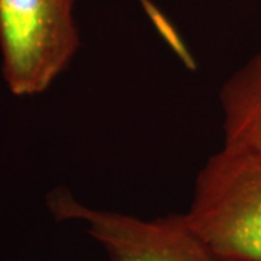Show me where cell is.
Returning <instances> with one entry per match:
<instances>
[{"label":"cell","instance_id":"cell-4","mask_svg":"<svg viewBox=\"0 0 261 261\" xmlns=\"http://www.w3.org/2000/svg\"><path fill=\"white\" fill-rule=\"evenodd\" d=\"M224 147L261 160V49L221 89Z\"/></svg>","mask_w":261,"mask_h":261},{"label":"cell","instance_id":"cell-3","mask_svg":"<svg viewBox=\"0 0 261 261\" xmlns=\"http://www.w3.org/2000/svg\"><path fill=\"white\" fill-rule=\"evenodd\" d=\"M47 202L58 221L86 224L109 261H226L192 231L181 214L141 219L89 207L64 189L51 192Z\"/></svg>","mask_w":261,"mask_h":261},{"label":"cell","instance_id":"cell-2","mask_svg":"<svg viewBox=\"0 0 261 261\" xmlns=\"http://www.w3.org/2000/svg\"><path fill=\"white\" fill-rule=\"evenodd\" d=\"M79 47L74 0H0L2 75L12 94L45 92Z\"/></svg>","mask_w":261,"mask_h":261},{"label":"cell","instance_id":"cell-1","mask_svg":"<svg viewBox=\"0 0 261 261\" xmlns=\"http://www.w3.org/2000/svg\"><path fill=\"white\" fill-rule=\"evenodd\" d=\"M186 224L226 261H261V160L222 147L196 178Z\"/></svg>","mask_w":261,"mask_h":261}]
</instances>
